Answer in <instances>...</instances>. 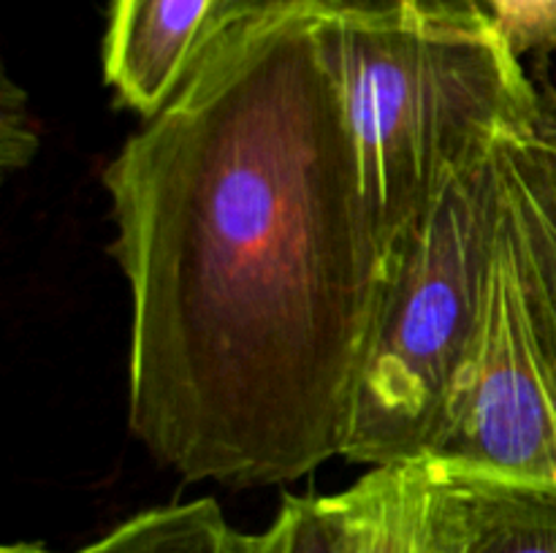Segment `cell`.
Segmentation results:
<instances>
[{
  "label": "cell",
  "instance_id": "obj_8",
  "mask_svg": "<svg viewBox=\"0 0 556 553\" xmlns=\"http://www.w3.org/2000/svg\"><path fill=\"white\" fill-rule=\"evenodd\" d=\"M445 466L467 502V553H556V483Z\"/></svg>",
  "mask_w": 556,
  "mask_h": 553
},
{
  "label": "cell",
  "instance_id": "obj_5",
  "mask_svg": "<svg viewBox=\"0 0 556 553\" xmlns=\"http://www.w3.org/2000/svg\"><path fill=\"white\" fill-rule=\"evenodd\" d=\"M340 493L353 553H467V502L443 461L427 455L369 466Z\"/></svg>",
  "mask_w": 556,
  "mask_h": 553
},
{
  "label": "cell",
  "instance_id": "obj_3",
  "mask_svg": "<svg viewBox=\"0 0 556 553\" xmlns=\"http://www.w3.org/2000/svg\"><path fill=\"white\" fill-rule=\"evenodd\" d=\"M503 141L456 166L391 269L342 459H427L481 329L503 215Z\"/></svg>",
  "mask_w": 556,
  "mask_h": 553
},
{
  "label": "cell",
  "instance_id": "obj_4",
  "mask_svg": "<svg viewBox=\"0 0 556 553\" xmlns=\"http://www.w3.org/2000/svg\"><path fill=\"white\" fill-rule=\"evenodd\" d=\"M476 347L429 459L556 483V136H508Z\"/></svg>",
  "mask_w": 556,
  "mask_h": 553
},
{
  "label": "cell",
  "instance_id": "obj_11",
  "mask_svg": "<svg viewBox=\"0 0 556 553\" xmlns=\"http://www.w3.org/2000/svg\"><path fill=\"white\" fill-rule=\"evenodd\" d=\"M342 0H215L212 5L210 22H206L204 38H201V49L212 41V38L220 36L223 30L233 25H242V22L255 20V16L275 14V11L286 9H302V5H334Z\"/></svg>",
  "mask_w": 556,
  "mask_h": 553
},
{
  "label": "cell",
  "instance_id": "obj_6",
  "mask_svg": "<svg viewBox=\"0 0 556 553\" xmlns=\"http://www.w3.org/2000/svg\"><path fill=\"white\" fill-rule=\"evenodd\" d=\"M215 0H114L103 41V76L119 101L152 117L201 52Z\"/></svg>",
  "mask_w": 556,
  "mask_h": 553
},
{
  "label": "cell",
  "instance_id": "obj_7",
  "mask_svg": "<svg viewBox=\"0 0 556 553\" xmlns=\"http://www.w3.org/2000/svg\"><path fill=\"white\" fill-rule=\"evenodd\" d=\"M0 553H63L43 542H9ZM65 553H275L269 526L239 531L215 499L163 504L123 520L98 540Z\"/></svg>",
  "mask_w": 556,
  "mask_h": 553
},
{
  "label": "cell",
  "instance_id": "obj_2",
  "mask_svg": "<svg viewBox=\"0 0 556 553\" xmlns=\"http://www.w3.org/2000/svg\"><path fill=\"white\" fill-rule=\"evenodd\" d=\"M326 63L391 269L456 166L543 130L521 54L486 9L342 0L318 9Z\"/></svg>",
  "mask_w": 556,
  "mask_h": 553
},
{
  "label": "cell",
  "instance_id": "obj_10",
  "mask_svg": "<svg viewBox=\"0 0 556 553\" xmlns=\"http://www.w3.org/2000/svg\"><path fill=\"white\" fill-rule=\"evenodd\" d=\"M516 54L556 47V0H481Z\"/></svg>",
  "mask_w": 556,
  "mask_h": 553
},
{
  "label": "cell",
  "instance_id": "obj_9",
  "mask_svg": "<svg viewBox=\"0 0 556 553\" xmlns=\"http://www.w3.org/2000/svg\"><path fill=\"white\" fill-rule=\"evenodd\" d=\"M269 531L275 553H353V529L342 493L286 497Z\"/></svg>",
  "mask_w": 556,
  "mask_h": 553
},
{
  "label": "cell",
  "instance_id": "obj_1",
  "mask_svg": "<svg viewBox=\"0 0 556 553\" xmlns=\"http://www.w3.org/2000/svg\"><path fill=\"white\" fill-rule=\"evenodd\" d=\"M318 9L212 38L106 168L128 426L190 483L302 480L351 437L391 258Z\"/></svg>",
  "mask_w": 556,
  "mask_h": 553
}]
</instances>
